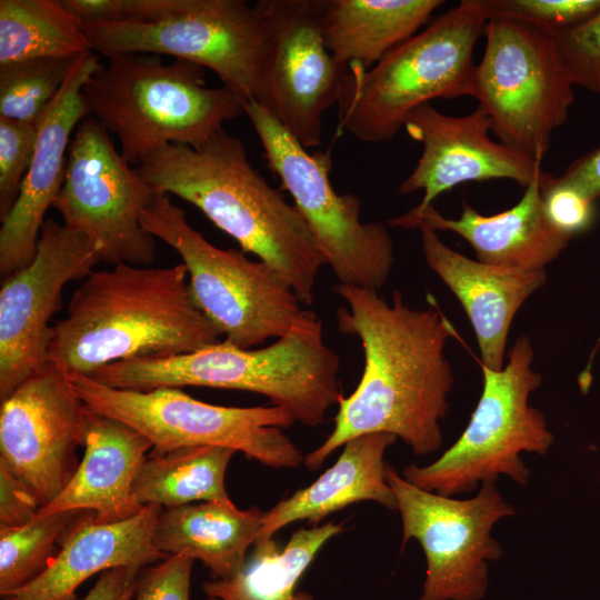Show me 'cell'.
<instances>
[{
  "label": "cell",
  "mask_w": 600,
  "mask_h": 600,
  "mask_svg": "<svg viewBox=\"0 0 600 600\" xmlns=\"http://www.w3.org/2000/svg\"><path fill=\"white\" fill-rule=\"evenodd\" d=\"M334 291L347 302L337 310L338 329L359 338L364 368L340 399L333 430L303 463L318 470L347 441L373 432L400 438L417 456L437 452L453 386L444 356L452 326L436 307L412 308L397 290L391 302L376 289L339 283Z\"/></svg>",
  "instance_id": "cell-1"
},
{
  "label": "cell",
  "mask_w": 600,
  "mask_h": 600,
  "mask_svg": "<svg viewBox=\"0 0 600 600\" xmlns=\"http://www.w3.org/2000/svg\"><path fill=\"white\" fill-rule=\"evenodd\" d=\"M153 192L197 207L241 251L279 272L311 304L326 260L301 213L252 167L242 141L223 129L197 146L166 143L134 167Z\"/></svg>",
  "instance_id": "cell-2"
},
{
  "label": "cell",
  "mask_w": 600,
  "mask_h": 600,
  "mask_svg": "<svg viewBox=\"0 0 600 600\" xmlns=\"http://www.w3.org/2000/svg\"><path fill=\"white\" fill-rule=\"evenodd\" d=\"M220 337L196 304L183 263H117L73 291L67 316L52 326L48 361L90 376L118 361L192 352Z\"/></svg>",
  "instance_id": "cell-3"
},
{
  "label": "cell",
  "mask_w": 600,
  "mask_h": 600,
  "mask_svg": "<svg viewBox=\"0 0 600 600\" xmlns=\"http://www.w3.org/2000/svg\"><path fill=\"white\" fill-rule=\"evenodd\" d=\"M339 366L320 318L306 309L287 334L264 348L223 340L188 353L113 362L87 377L122 390L196 386L257 392L296 421L317 427L342 398Z\"/></svg>",
  "instance_id": "cell-4"
},
{
  "label": "cell",
  "mask_w": 600,
  "mask_h": 600,
  "mask_svg": "<svg viewBox=\"0 0 600 600\" xmlns=\"http://www.w3.org/2000/svg\"><path fill=\"white\" fill-rule=\"evenodd\" d=\"M99 64L82 89L88 117L120 141L138 166L166 143L197 146L243 113V101L226 86L208 88L204 68L158 56L120 54Z\"/></svg>",
  "instance_id": "cell-5"
},
{
  "label": "cell",
  "mask_w": 600,
  "mask_h": 600,
  "mask_svg": "<svg viewBox=\"0 0 600 600\" xmlns=\"http://www.w3.org/2000/svg\"><path fill=\"white\" fill-rule=\"evenodd\" d=\"M491 17L488 0H462L371 69L349 68L339 128L362 142L391 140L431 100L473 93V51Z\"/></svg>",
  "instance_id": "cell-6"
},
{
  "label": "cell",
  "mask_w": 600,
  "mask_h": 600,
  "mask_svg": "<svg viewBox=\"0 0 600 600\" xmlns=\"http://www.w3.org/2000/svg\"><path fill=\"white\" fill-rule=\"evenodd\" d=\"M82 30L94 53L171 56L212 70L243 102L257 99L267 27L244 0H128L122 21Z\"/></svg>",
  "instance_id": "cell-7"
},
{
  "label": "cell",
  "mask_w": 600,
  "mask_h": 600,
  "mask_svg": "<svg viewBox=\"0 0 600 600\" xmlns=\"http://www.w3.org/2000/svg\"><path fill=\"white\" fill-rule=\"evenodd\" d=\"M140 223L177 251L196 304L232 344L251 349L279 339L303 316L301 300L279 272L243 251L210 243L169 194L154 192L140 212Z\"/></svg>",
  "instance_id": "cell-8"
},
{
  "label": "cell",
  "mask_w": 600,
  "mask_h": 600,
  "mask_svg": "<svg viewBox=\"0 0 600 600\" xmlns=\"http://www.w3.org/2000/svg\"><path fill=\"white\" fill-rule=\"evenodd\" d=\"M533 356L530 339L520 337L501 370L482 366V393L464 431L432 463L410 464L402 477L448 497L497 482L500 476L527 484L530 470L520 454H546L553 442L543 413L529 404V396L541 383L532 368Z\"/></svg>",
  "instance_id": "cell-9"
},
{
  "label": "cell",
  "mask_w": 600,
  "mask_h": 600,
  "mask_svg": "<svg viewBox=\"0 0 600 600\" xmlns=\"http://www.w3.org/2000/svg\"><path fill=\"white\" fill-rule=\"evenodd\" d=\"M67 374L90 410L143 434L152 443L151 453L217 446L273 468H294L304 461L300 449L281 430L296 422L281 407L216 406L197 400L180 388L122 390L87 376Z\"/></svg>",
  "instance_id": "cell-10"
},
{
  "label": "cell",
  "mask_w": 600,
  "mask_h": 600,
  "mask_svg": "<svg viewBox=\"0 0 600 600\" xmlns=\"http://www.w3.org/2000/svg\"><path fill=\"white\" fill-rule=\"evenodd\" d=\"M483 33L472 97L501 143L542 161L574 100L556 40L527 21L497 13Z\"/></svg>",
  "instance_id": "cell-11"
},
{
  "label": "cell",
  "mask_w": 600,
  "mask_h": 600,
  "mask_svg": "<svg viewBox=\"0 0 600 600\" xmlns=\"http://www.w3.org/2000/svg\"><path fill=\"white\" fill-rule=\"evenodd\" d=\"M243 113L258 136L267 166L292 197L339 283L380 290L393 266V243L386 226L361 221V200L333 189L329 154L310 153L256 100L243 102Z\"/></svg>",
  "instance_id": "cell-12"
},
{
  "label": "cell",
  "mask_w": 600,
  "mask_h": 600,
  "mask_svg": "<svg viewBox=\"0 0 600 600\" xmlns=\"http://www.w3.org/2000/svg\"><path fill=\"white\" fill-rule=\"evenodd\" d=\"M402 520V548L416 539L427 569L419 600H480L488 588L489 562L502 547L491 534L493 526L516 509L496 482H484L469 499L426 491L386 466Z\"/></svg>",
  "instance_id": "cell-13"
},
{
  "label": "cell",
  "mask_w": 600,
  "mask_h": 600,
  "mask_svg": "<svg viewBox=\"0 0 600 600\" xmlns=\"http://www.w3.org/2000/svg\"><path fill=\"white\" fill-rule=\"evenodd\" d=\"M153 194L107 129L86 117L72 136L64 182L53 204L62 224L87 236L101 261L144 267L156 257V238L141 226L140 212Z\"/></svg>",
  "instance_id": "cell-14"
},
{
  "label": "cell",
  "mask_w": 600,
  "mask_h": 600,
  "mask_svg": "<svg viewBox=\"0 0 600 600\" xmlns=\"http://www.w3.org/2000/svg\"><path fill=\"white\" fill-rule=\"evenodd\" d=\"M267 48L256 101L304 148L321 143L322 116L338 101L348 68L322 33L326 0H259Z\"/></svg>",
  "instance_id": "cell-15"
},
{
  "label": "cell",
  "mask_w": 600,
  "mask_h": 600,
  "mask_svg": "<svg viewBox=\"0 0 600 600\" xmlns=\"http://www.w3.org/2000/svg\"><path fill=\"white\" fill-rule=\"evenodd\" d=\"M99 261L97 246L87 236L47 219L31 263L1 279V401L47 366L50 320L61 308L63 287L87 278Z\"/></svg>",
  "instance_id": "cell-16"
},
{
  "label": "cell",
  "mask_w": 600,
  "mask_h": 600,
  "mask_svg": "<svg viewBox=\"0 0 600 600\" xmlns=\"http://www.w3.org/2000/svg\"><path fill=\"white\" fill-rule=\"evenodd\" d=\"M87 406L66 372L48 362L0 407V463L26 482L41 508L67 487L84 444Z\"/></svg>",
  "instance_id": "cell-17"
},
{
  "label": "cell",
  "mask_w": 600,
  "mask_h": 600,
  "mask_svg": "<svg viewBox=\"0 0 600 600\" xmlns=\"http://www.w3.org/2000/svg\"><path fill=\"white\" fill-rule=\"evenodd\" d=\"M403 128L422 146L417 166L399 188L404 194L423 192L417 208L432 204L461 183L509 179L526 188L543 171L542 161L491 139V120L481 106L453 117L424 103L408 116Z\"/></svg>",
  "instance_id": "cell-18"
},
{
  "label": "cell",
  "mask_w": 600,
  "mask_h": 600,
  "mask_svg": "<svg viewBox=\"0 0 600 600\" xmlns=\"http://www.w3.org/2000/svg\"><path fill=\"white\" fill-rule=\"evenodd\" d=\"M100 64L93 51L82 53L37 128L30 169L18 200L0 229L1 279L33 260L44 214L64 182L68 150L78 124L88 117L82 89Z\"/></svg>",
  "instance_id": "cell-19"
},
{
  "label": "cell",
  "mask_w": 600,
  "mask_h": 600,
  "mask_svg": "<svg viewBox=\"0 0 600 600\" xmlns=\"http://www.w3.org/2000/svg\"><path fill=\"white\" fill-rule=\"evenodd\" d=\"M429 268L463 307L476 333L481 366L503 368L511 322L523 302L546 282L544 270H522L469 259L449 248L437 231L418 223Z\"/></svg>",
  "instance_id": "cell-20"
},
{
  "label": "cell",
  "mask_w": 600,
  "mask_h": 600,
  "mask_svg": "<svg viewBox=\"0 0 600 600\" xmlns=\"http://www.w3.org/2000/svg\"><path fill=\"white\" fill-rule=\"evenodd\" d=\"M544 173L540 172L526 187L517 204L497 214L483 216L463 203L459 218L450 219L430 204L426 208L413 207L388 223L404 229L424 223L436 231L454 232L473 248L477 260L483 263L544 270L571 239L558 231L546 216L541 196Z\"/></svg>",
  "instance_id": "cell-21"
},
{
  "label": "cell",
  "mask_w": 600,
  "mask_h": 600,
  "mask_svg": "<svg viewBox=\"0 0 600 600\" xmlns=\"http://www.w3.org/2000/svg\"><path fill=\"white\" fill-rule=\"evenodd\" d=\"M162 507L147 504L136 516L97 523L86 511L63 537L60 550L28 584L2 600H74L76 590L97 572L123 564L149 566L169 556L158 551L153 531Z\"/></svg>",
  "instance_id": "cell-22"
},
{
  "label": "cell",
  "mask_w": 600,
  "mask_h": 600,
  "mask_svg": "<svg viewBox=\"0 0 600 600\" xmlns=\"http://www.w3.org/2000/svg\"><path fill=\"white\" fill-rule=\"evenodd\" d=\"M87 409L84 456L67 487L36 517L84 510L97 523H113L144 507L132 486L152 443L123 422Z\"/></svg>",
  "instance_id": "cell-23"
},
{
  "label": "cell",
  "mask_w": 600,
  "mask_h": 600,
  "mask_svg": "<svg viewBox=\"0 0 600 600\" xmlns=\"http://www.w3.org/2000/svg\"><path fill=\"white\" fill-rule=\"evenodd\" d=\"M396 440L393 434L373 432L347 441L336 463L313 483L263 513L254 542L272 538L278 530L298 520L318 526L328 514L359 501H374L397 510L383 462L386 449Z\"/></svg>",
  "instance_id": "cell-24"
},
{
  "label": "cell",
  "mask_w": 600,
  "mask_h": 600,
  "mask_svg": "<svg viewBox=\"0 0 600 600\" xmlns=\"http://www.w3.org/2000/svg\"><path fill=\"white\" fill-rule=\"evenodd\" d=\"M263 513L233 502H199L162 509L153 531L154 548L168 556L200 560L212 579L237 573L256 540Z\"/></svg>",
  "instance_id": "cell-25"
},
{
  "label": "cell",
  "mask_w": 600,
  "mask_h": 600,
  "mask_svg": "<svg viewBox=\"0 0 600 600\" xmlns=\"http://www.w3.org/2000/svg\"><path fill=\"white\" fill-rule=\"evenodd\" d=\"M441 0H326L324 42L344 68L371 69L413 37Z\"/></svg>",
  "instance_id": "cell-26"
},
{
  "label": "cell",
  "mask_w": 600,
  "mask_h": 600,
  "mask_svg": "<svg viewBox=\"0 0 600 600\" xmlns=\"http://www.w3.org/2000/svg\"><path fill=\"white\" fill-rule=\"evenodd\" d=\"M343 530L330 521L296 530L282 549L273 538L254 542L237 573L202 584L206 600H313L297 584L322 546Z\"/></svg>",
  "instance_id": "cell-27"
},
{
  "label": "cell",
  "mask_w": 600,
  "mask_h": 600,
  "mask_svg": "<svg viewBox=\"0 0 600 600\" xmlns=\"http://www.w3.org/2000/svg\"><path fill=\"white\" fill-rule=\"evenodd\" d=\"M234 452L224 447L196 446L150 453L137 473L132 493L142 506L164 509L194 501L231 503L224 476Z\"/></svg>",
  "instance_id": "cell-28"
},
{
  "label": "cell",
  "mask_w": 600,
  "mask_h": 600,
  "mask_svg": "<svg viewBox=\"0 0 600 600\" xmlns=\"http://www.w3.org/2000/svg\"><path fill=\"white\" fill-rule=\"evenodd\" d=\"M87 51L82 26L61 0H0V66Z\"/></svg>",
  "instance_id": "cell-29"
},
{
  "label": "cell",
  "mask_w": 600,
  "mask_h": 600,
  "mask_svg": "<svg viewBox=\"0 0 600 600\" xmlns=\"http://www.w3.org/2000/svg\"><path fill=\"white\" fill-rule=\"evenodd\" d=\"M84 510L36 517L19 527L0 524V596L34 580L49 564L58 539L67 534Z\"/></svg>",
  "instance_id": "cell-30"
},
{
  "label": "cell",
  "mask_w": 600,
  "mask_h": 600,
  "mask_svg": "<svg viewBox=\"0 0 600 600\" xmlns=\"http://www.w3.org/2000/svg\"><path fill=\"white\" fill-rule=\"evenodd\" d=\"M78 57L37 58L0 66V117L37 126Z\"/></svg>",
  "instance_id": "cell-31"
},
{
  "label": "cell",
  "mask_w": 600,
  "mask_h": 600,
  "mask_svg": "<svg viewBox=\"0 0 600 600\" xmlns=\"http://www.w3.org/2000/svg\"><path fill=\"white\" fill-rule=\"evenodd\" d=\"M37 140L36 126L0 117V220L14 207L30 169Z\"/></svg>",
  "instance_id": "cell-32"
},
{
  "label": "cell",
  "mask_w": 600,
  "mask_h": 600,
  "mask_svg": "<svg viewBox=\"0 0 600 600\" xmlns=\"http://www.w3.org/2000/svg\"><path fill=\"white\" fill-rule=\"evenodd\" d=\"M491 14L527 21L554 37L600 11V0H488Z\"/></svg>",
  "instance_id": "cell-33"
},
{
  "label": "cell",
  "mask_w": 600,
  "mask_h": 600,
  "mask_svg": "<svg viewBox=\"0 0 600 600\" xmlns=\"http://www.w3.org/2000/svg\"><path fill=\"white\" fill-rule=\"evenodd\" d=\"M553 38L573 86L600 96V11Z\"/></svg>",
  "instance_id": "cell-34"
},
{
  "label": "cell",
  "mask_w": 600,
  "mask_h": 600,
  "mask_svg": "<svg viewBox=\"0 0 600 600\" xmlns=\"http://www.w3.org/2000/svg\"><path fill=\"white\" fill-rule=\"evenodd\" d=\"M541 196L550 223L569 238L588 230L596 219L594 200L546 172Z\"/></svg>",
  "instance_id": "cell-35"
},
{
  "label": "cell",
  "mask_w": 600,
  "mask_h": 600,
  "mask_svg": "<svg viewBox=\"0 0 600 600\" xmlns=\"http://www.w3.org/2000/svg\"><path fill=\"white\" fill-rule=\"evenodd\" d=\"M193 559L169 556L142 568L131 600H190Z\"/></svg>",
  "instance_id": "cell-36"
},
{
  "label": "cell",
  "mask_w": 600,
  "mask_h": 600,
  "mask_svg": "<svg viewBox=\"0 0 600 600\" xmlns=\"http://www.w3.org/2000/svg\"><path fill=\"white\" fill-rule=\"evenodd\" d=\"M40 508L34 491L0 463V524L23 526L34 519Z\"/></svg>",
  "instance_id": "cell-37"
},
{
  "label": "cell",
  "mask_w": 600,
  "mask_h": 600,
  "mask_svg": "<svg viewBox=\"0 0 600 600\" xmlns=\"http://www.w3.org/2000/svg\"><path fill=\"white\" fill-rule=\"evenodd\" d=\"M142 568L123 564L103 571L81 600H131Z\"/></svg>",
  "instance_id": "cell-38"
},
{
  "label": "cell",
  "mask_w": 600,
  "mask_h": 600,
  "mask_svg": "<svg viewBox=\"0 0 600 600\" xmlns=\"http://www.w3.org/2000/svg\"><path fill=\"white\" fill-rule=\"evenodd\" d=\"M61 2L82 26L113 23L127 17L128 0H61Z\"/></svg>",
  "instance_id": "cell-39"
},
{
  "label": "cell",
  "mask_w": 600,
  "mask_h": 600,
  "mask_svg": "<svg viewBox=\"0 0 600 600\" xmlns=\"http://www.w3.org/2000/svg\"><path fill=\"white\" fill-rule=\"evenodd\" d=\"M557 180L596 201L600 197V146L577 158Z\"/></svg>",
  "instance_id": "cell-40"
}]
</instances>
